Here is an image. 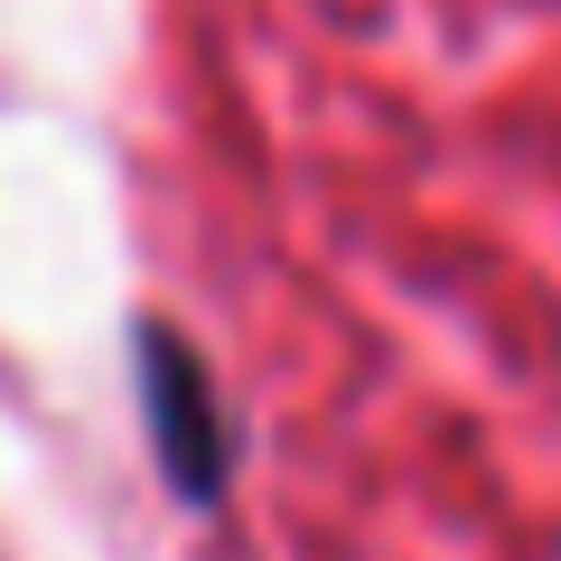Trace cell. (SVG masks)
<instances>
[{"label": "cell", "mask_w": 561, "mask_h": 561, "mask_svg": "<svg viewBox=\"0 0 561 561\" xmlns=\"http://www.w3.org/2000/svg\"><path fill=\"white\" fill-rule=\"evenodd\" d=\"M140 402H150V440L169 459L179 496H216L225 486V421H216V383L169 328H140Z\"/></svg>", "instance_id": "6da1fadb"}]
</instances>
